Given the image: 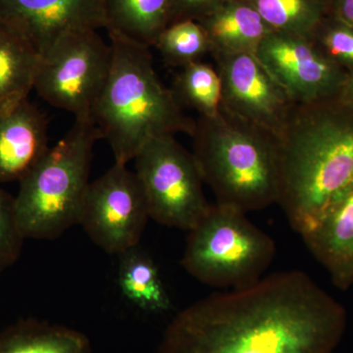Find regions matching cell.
<instances>
[{
	"instance_id": "1",
	"label": "cell",
	"mask_w": 353,
	"mask_h": 353,
	"mask_svg": "<svg viewBox=\"0 0 353 353\" xmlns=\"http://www.w3.org/2000/svg\"><path fill=\"white\" fill-rule=\"evenodd\" d=\"M347 325L345 307L307 274L277 272L183 309L160 353H333Z\"/></svg>"
},
{
	"instance_id": "2",
	"label": "cell",
	"mask_w": 353,
	"mask_h": 353,
	"mask_svg": "<svg viewBox=\"0 0 353 353\" xmlns=\"http://www.w3.org/2000/svg\"><path fill=\"white\" fill-rule=\"evenodd\" d=\"M278 143V204L303 236L353 190V109L339 97L296 104Z\"/></svg>"
},
{
	"instance_id": "3",
	"label": "cell",
	"mask_w": 353,
	"mask_h": 353,
	"mask_svg": "<svg viewBox=\"0 0 353 353\" xmlns=\"http://www.w3.org/2000/svg\"><path fill=\"white\" fill-rule=\"evenodd\" d=\"M112 61L108 78L92 112L101 138L112 150L115 163H129L152 139L192 136L190 119L153 66L150 48L108 31Z\"/></svg>"
},
{
	"instance_id": "4",
	"label": "cell",
	"mask_w": 353,
	"mask_h": 353,
	"mask_svg": "<svg viewBox=\"0 0 353 353\" xmlns=\"http://www.w3.org/2000/svg\"><path fill=\"white\" fill-rule=\"evenodd\" d=\"M192 154L216 203L243 211L278 204L280 152L278 139L222 108L196 120Z\"/></svg>"
},
{
	"instance_id": "5",
	"label": "cell",
	"mask_w": 353,
	"mask_h": 353,
	"mask_svg": "<svg viewBox=\"0 0 353 353\" xmlns=\"http://www.w3.org/2000/svg\"><path fill=\"white\" fill-rule=\"evenodd\" d=\"M99 139L92 119H75L70 131L20 181L14 208L25 240H54L80 224Z\"/></svg>"
},
{
	"instance_id": "6",
	"label": "cell",
	"mask_w": 353,
	"mask_h": 353,
	"mask_svg": "<svg viewBox=\"0 0 353 353\" xmlns=\"http://www.w3.org/2000/svg\"><path fill=\"white\" fill-rule=\"evenodd\" d=\"M238 209L211 204L189 231L182 265L202 284L241 289L263 278L274 261L276 243Z\"/></svg>"
},
{
	"instance_id": "7",
	"label": "cell",
	"mask_w": 353,
	"mask_h": 353,
	"mask_svg": "<svg viewBox=\"0 0 353 353\" xmlns=\"http://www.w3.org/2000/svg\"><path fill=\"white\" fill-rule=\"evenodd\" d=\"M134 160L150 218L183 231L196 227L211 204L192 152L175 136H163L146 143Z\"/></svg>"
},
{
	"instance_id": "8",
	"label": "cell",
	"mask_w": 353,
	"mask_h": 353,
	"mask_svg": "<svg viewBox=\"0 0 353 353\" xmlns=\"http://www.w3.org/2000/svg\"><path fill=\"white\" fill-rule=\"evenodd\" d=\"M83 29L69 32L41 57L34 90L53 108L75 119H92L110 71L112 50L97 34Z\"/></svg>"
},
{
	"instance_id": "9",
	"label": "cell",
	"mask_w": 353,
	"mask_h": 353,
	"mask_svg": "<svg viewBox=\"0 0 353 353\" xmlns=\"http://www.w3.org/2000/svg\"><path fill=\"white\" fill-rule=\"evenodd\" d=\"M148 218L136 174L127 165L114 163L90 182L80 225L101 250L120 255L139 245Z\"/></svg>"
},
{
	"instance_id": "10",
	"label": "cell",
	"mask_w": 353,
	"mask_h": 353,
	"mask_svg": "<svg viewBox=\"0 0 353 353\" xmlns=\"http://www.w3.org/2000/svg\"><path fill=\"white\" fill-rule=\"evenodd\" d=\"M256 57L296 104L336 99L347 82V72L304 37L271 31Z\"/></svg>"
},
{
	"instance_id": "11",
	"label": "cell",
	"mask_w": 353,
	"mask_h": 353,
	"mask_svg": "<svg viewBox=\"0 0 353 353\" xmlns=\"http://www.w3.org/2000/svg\"><path fill=\"white\" fill-rule=\"evenodd\" d=\"M222 85V108L279 138L296 103L256 55L215 53Z\"/></svg>"
},
{
	"instance_id": "12",
	"label": "cell",
	"mask_w": 353,
	"mask_h": 353,
	"mask_svg": "<svg viewBox=\"0 0 353 353\" xmlns=\"http://www.w3.org/2000/svg\"><path fill=\"white\" fill-rule=\"evenodd\" d=\"M105 27L102 0H0V28L41 57L69 32Z\"/></svg>"
},
{
	"instance_id": "13",
	"label": "cell",
	"mask_w": 353,
	"mask_h": 353,
	"mask_svg": "<svg viewBox=\"0 0 353 353\" xmlns=\"http://www.w3.org/2000/svg\"><path fill=\"white\" fill-rule=\"evenodd\" d=\"M50 148L48 121L29 99L0 111V185L20 182Z\"/></svg>"
},
{
	"instance_id": "14",
	"label": "cell",
	"mask_w": 353,
	"mask_h": 353,
	"mask_svg": "<svg viewBox=\"0 0 353 353\" xmlns=\"http://www.w3.org/2000/svg\"><path fill=\"white\" fill-rule=\"evenodd\" d=\"M301 238L336 288L353 287V190Z\"/></svg>"
},
{
	"instance_id": "15",
	"label": "cell",
	"mask_w": 353,
	"mask_h": 353,
	"mask_svg": "<svg viewBox=\"0 0 353 353\" xmlns=\"http://www.w3.org/2000/svg\"><path fill=\"white\" fill-rule=\"evenodd\" d=\"M196 22L205 32L210 55H256L265 37L273 31L248 0H226Z\"/></svg>"
},
{
	"instance_id": "16",
	"label": "cell",
	"mask_w": 353,
	"mask_h": 353,
	"mask_svg": "<svg viewBox=\"0 0 353 353\" xmlns=\"http://www.w3.org/2000/svg\"><path fill=\"white\" fill-rule=\"evenodd\" d=\"M0 353H90V343L77 330L28 319L0 333Z\"/></svg>"
},
{
	"instance_id": "17",
	"label": "cell",
	"mask_w": 353,
	"mask_h": 353,
	"mask_svg": "<svg viewBox=\"0 0 353 353\" xmlns=\"http://www.w3.org/2000/svg\"><path fill=\"white\" fill-rule=\"evenodd\" d=\"M108 31L153 48L169 25L170 0H102Z\"/></svg>"
},
{
	"instance_id": "18",
	"label": "cell",
	"mask_w": 353,
	"mask_h": 353,
	"mask_svg": "<svg viewBox=\"0 0 353 353\" xmlns=\"http://www.w3.org/2000/svg\"><path fill=\"white\" fill-rule=\"evenodd\" d=\"M118 284L128 301L146 312H166L170 296L160 278L157 264L139 245L119 255Z\"/></svg>"
},
{
	"instance_id": "19",
	"label": "cell",
	"mask_w": 353,
	"mask_h": 353,
	"mask_svg": "<svg viewBox=\"0 0 353 353\" xmlns=\"http://www.w3.org/2000/svg\"><path fill=\"white\" fill-rule=\"evenodd\" d=\"M39 61L31 46L0 28V111L29 99Z\"/></svg>"
},
{
	"instance_id": "20",
	"label": "cell",
	"mask_w": 353,
	"mask_h": 353,
	"mask_svg": "<svg viewBox=\"0 0 353 353\" xmlns=\"http://www.w3.org/2000/svg\"><path fill=\"white\" fill-rule=\"evenodd\" d=\"M174 95L182 108L212 117L222 109V85L217 69L202 61L180 68L174 79Z\"/></svg>"
},
{
	"instance_id": "21",
	"label": "cell",
	"mask_w": 353,
	"mask_h": 353,
	"mask_svg": "<svg viewBox=\"0 0 353 353\" xmlns=\"http://www.w3.org/2000/svg\"><path fill=\"white\" fill-rule=\"evenodd\" d=\"M273 31L311 39L328 14L327 0H248Z\"/></svg>"
},
{
	"instance_id": "22",
	"label": "cell",
	"mask_w": 353,
	"mask_h": 353,
	"mask_svg": "<svg viewBox=\"0 0 353 353\" xmlns=\"http://www.w3.org/2000/svg\"><path fill=\"white\" fill-rule=\"evenodd\" d=\"M153 48H157L165 63L179 69L201 61L205 55L210 54L205 32L199 22L194 20L180 21L167 26Z\"/></svg>"
},
{
	"instance_id": "23",
	"label": "cell",
	"mask_w": 353,
	"mask_h": 353,
	"mask_svg": "<svg viewBox=\"0 0 353 353\" xmlns=\"http://www.w3.org/2000/svg\"><path fill=\"white\" fill-rule=\"evenodd\" d=\"M313 43L331 61L353 73V26L327 14L311 36Z\"/></svg>"
},
{
	"instance_id": "24",
	"label": "cell",
	"mask_w": 353,
	"mask_h": 353,
	"mask_svg": "<svg viewBox=\"0 0 353 353\" xmlns=\"http://www.w3.org/2000/svg\"><path fill=\"white\" fill-rule=\"evenodd\" d=\"M24 241L16 220L14 197L0 189V273L19 259Z\"/></svg>"
},
{
	"instance_id": "25",
	"label": "cell",
	"mask_w": 353,
	"mask_h": 353,
	"mask_svg": "<svg viewBox=\"0 0 353 353\" xmlns=\"http://www.w3.org/2000/svg\"><path fill=\"white\" fill-rule=\"evenodd\" d=\"M226 0H170L169 25L180 21H197Z\"/></svg>"
},
{
	"instance_id": "26",
	"label": "cell",
	"mask_w": 353,
	"mask_h": 353,
	"mask_svg": "<svg viewBox=\"0 0 353 353\" xmlns=\"http://www.w3.org/2000/svg\"><path fill=\"white\" fill-rule=\"evenodd\" d=\"M329 15L353 26V0H327Z\"/></svg>"
},
{
	"instance_id": "27",
	"label": "cell",
	"mask_w": 353,
	"mask_h": 353,
	"mask_svg": "<svg viewBox=\"0 0 353 353\" xmlns=\"http://www.w3.org/2000/svg\"><path fill=\"white\" fill-rule=\"evenodd\" d=\"M339 99L353 109V73L348 74L347 82L343 85Z\"/></svg>"
}]
</instances>
